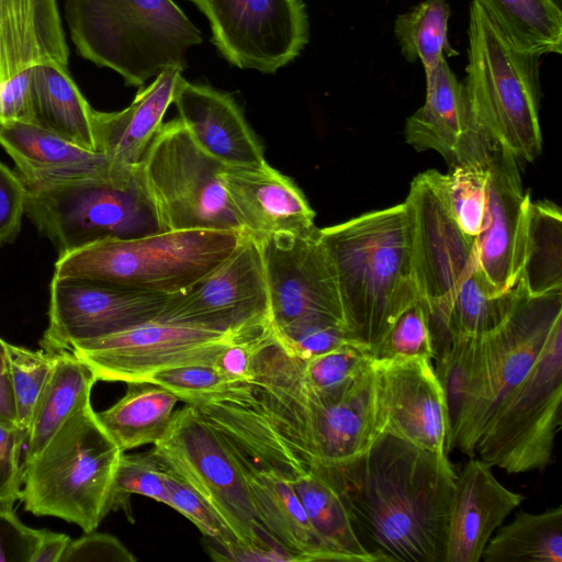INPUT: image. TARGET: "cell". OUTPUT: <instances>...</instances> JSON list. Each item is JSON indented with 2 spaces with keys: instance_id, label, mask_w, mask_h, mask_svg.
Returning a JSON list of instances; mask_svg holds the SVG:
<instances>
[{
  "instance_id": "obj_40",
  "label": "cell",
  "mask_w": 562,
  "mask_h": 562,
  "mask_svg": "<svg viewBox=\"0 0 562 562\" xmlns=\"http://www.w3.org/2000/svg\"><path fill=\"white\" fill-rule=\"evenodd\" d=\"M373 357L359 347H344L327 353L302 358V371L311 391L322 401L339 394L366 368Z\"/></svg>"
},
{
  "instance_id": "obj_39",
  "label": "cell",
  "mask_w": 562,
  "mask_h": 562,
  "mask_svg": "<svg viewBox=\"0 0 562 562\" xmlns=\"http://www.w3.org/2000/svg\"><path fill=\"white\" fill-rule=\"evenodd\" d=\"M18 425L29 431L37 400L55 362L54 352L34 351L7 342Z\"/></svg>"
},
{
  "instance_id": "obj_28",
  "label": "cell",
  "mask_w": 562,
  "mask_h": 562,
  "mask_svg": "<svg viewBox=\"0 0 562 562\" xmlns=\"http://www.w3.org/2000/svg\"><path fill=\"white\" fill-rule=\"evenodd\" d=\"M35 124L67 140L97 151L92 111L69 67L40 64L32 68Z\"/></svg>"
},
{
  "instance_id": "obj_14",
  "label": "cell",
  "mask_w": 562,
  "mask_h": 562,
  "mask_svg": "<svg viewBox=\"0 0 562 562\" xmlns=\"http://www.w3.org/2000/svg\"><path fill=\"white\" fill-rule=\"evenodd\" d=\"M156 318L238 334L270 322V301L259 241L245 233L239 245L190 289L167 296Z\"/></svg>"
},
{
  "instance_id": "obj_48",
  "label": "cell",
  "mask_w": 562,
  "mask_h": 562,
  "mask_svg": "<svg viewBox=\"0 0 562 562\" xmlns=\"http://www.w3.org/2000/svg\"><path fill=\"white\" fill-rule=\"evenodd\" d=\"M26 194L18 173L0 161V245L11 243L19 234Z\"/></svg>"
},
{
  "instance_id": "obj_12",
  "label": "cell",
  "mask_w": 562,
  "mask_h": 562,
  "mask_svg": "<svg viewBox=\"0 0 562 562\" xmlns=\"http://www.w3.org/2000/svg\"><path fill=\"white\" fill-rule=\"evenodd\" d=\"M237 334L154 318L82 341L72 351L98 381L144 382L157 371L187 364H213Z\"/></svg>"
},
{
  "instance_id": "obj_8",
  "label": "cell",
  "mask_w": 562,
  "mask_h": 562,
  "mask_svg": "<svg viewBox=\"0 0 562 562\" xmlns=\"http://www.w3.org/2000/svg\"><path fill=\"white\" fill-rule=\"evenodd\" d=\"M562 317L528 373L501 401L475 445V456L510 474L544 471L562 426Z\"/></svg>"
},
{
  "instance_id": "obj_18",
  "label": "cell",
  "mask_w": 562,
  "mask_h": 562,
  "mask_svg": "<svg viewBox=\"0 0 562 562\" xmlns=\"http://www.w3.org/2000/svg\"><path fill=\"white\" fill-rule=\"evenodd\" d=\"M518 160L492 145L486 202L475 252L486 291L498 296L518 282L525 255L529 192L522 190Z\"/></svg>"
},
{
  "instance_id": "obj_42",
  "label": "cell",
  "mask_w": 562,
  "mask_h": 562,
  "mask_svg": "<svg viewBox=\"0 0 562 562\" xmlns=\"http://www.w3.org/2000/svg\"><path fill=\"white\" fill-rule=\"evenodd\" d=\"M414 356L435 358L428 312L422 301L397 317L373 353L376 360Z\"/></svg>"
},
{
  "instance_id": "obj_50",
  "label": "cell",
  "mask_w": 562,
  "mask_h": 562,
  "mask_svg": "<svg viewBox=\"0 0 562 562\" xmlns=\"http://www.w3.org/2000/svg\"><path fill=\"white\" fill-rule=\"evenodd\" d=\"M35 123L32 68L0 82V126Z\"/></svg>"
},
{
  "instance_id": "obj_51",
  "label": "cell",
  "mask_w": 562,
  "mask_h": 562,
  "mask_svg": "<svg viewBox=\"0 0 562 562\" xmlns=\"http://www.w3.org/2000/svg\"><path fill=\"white\" fill-rule=\"evenodd\" d=\"M205 549L212 559L217 561H295L296 557L288 550L276 544H251L244 546L240 542L233 544L227 549H220L206 541Z\"/></svg>"
},
{
  "instance_id": "obj_3",
  "label": "cell",
  "mask_w": 562,
  "mask_h": 562,
  "mask_svg": "<svg viewBox=\"0 0 562 562\" xmlns=\"http://www.w3.org/2000/svg\"><path fill=\"white\" fill-rule=\"evenodd\" d=\"M76 53L142 87L169 68H187L201 32L172 0H64Z\"/></svg>"
},
{
  "instance_id": "obj_52",
  "label": "cell",
  "mask_w": 562,
  "mask_h": 562,
  "mask_svg": "<svg viewBox=\"0 0 562 562\" xmlns=\"http://www.w3.org/2000/svg\"><path fill=\"white\" fill-rule=\"evenodd\" d=\"M0 423L18 426L15 400L7 352V341L0 337ZM20 428V427H19Z\"/></svg>"
},
{
  "instance_id": "obj_44",
  "label": "cell",
  "mask_w": 562,
  "mask_h": 562,
  "mask_svg": "<svg viewBox=\"0 0 562 562\" xmlns=\"http://www.w3.org/2000/svg\"><path fill=\"white\" fill-rule=\"evenodd\" d=\"M146 382L164 386L186 403L218 393L229 385L226 378L210 364L167 368L154 373Z\"/></svg>"
},
{
  "instance_id": "obj_4",
  "label": "cell",
  "mask_w": 562,
  "mask_h": 562,
  "mask_svg": "<svg viewBox=\"0 0 562 562\" xmlns=\"http://www.w3.org/2000/svg\"><path fill=\"white\" fill-rule=\"evenodd\" d=\"M463 89L475 124L491 145L517 160H535L542 147L539 57L515 46L472 0Z\"/></svg>"
},
{
  "instance_id": "obj_22",
  "label": "cell",
  "mask_w": 562,
  "mask_h": 562,
  "mask_svg": "<svg viewBox=\"0 0 562 562\" xmlns=\"http://www.w3.org/2000/svg\"><path fill=\"white\" fill-rule=\"evenodd\" d=\"M223 180L237 218L256 239L316 227L315 212L302 190L268 162L259 167L226 166Z\"/></svg>"
},
{
  "instance_id": "obj_35",
  "label": "cell",
  "mask_w": 562,
  "mask_h": 562,
  "mask_svg": "<svg viewBox=\"0 0 562 562\" xmlns=\"http://www.w3.org/2000/svg\"><path fill=\"white\" fill-rule=\"evenodd\" d=\"M450 7L448 0H423L409 11L397 15L394 34L403 56L423 64L426 78L440 60L458 53L448 40Z\"/></svg>"
},
{
  "instance_id": "obj_34",
  "label": "cell",
  "mask_w": 562,
  "mask_h": 562,
  "mask_svg": "<svg viewBox=\"0 0 562 562\" xmlns=\"http://www.w3.org/2000/svg\"><path fill=\"white\" fill-rule=\"evenodd\" d=\"M519 49L562 53V12L554 0H474Z\"/></svg>"
},
{
  "instance_id": "obj_13",
  "label": "cell",
  "mask_w": 562,
  "mask_h": 562,
  "mask_svg": "<svg viewBox=\"0 0 562 562\" xmlns=\"http://www.w3.org/2000/svg\"><path fill=\"white\" fill-rule=\"evenodd\" d=\"M207 18L212 41L232 65L274 74L308 42L301 0H188Z\"/></svg>"
},
{
  "instance_id": "obj_7",
  "label": "cell",
  "mask_w": 562,
  "mask_h": 562,
  "mask_svg": "<svg viewBox=\"0 0 562 562\" xmlns=\"http://www.w3.org/2000/svg\"><path fill=\"white\" fill-rule=\"evenodd\" d=\"M138 166L110 178L27 191L25 212L59 254L167 232Z\"/></svg>"
},
{
  "instance_id": "obj_43",
  "label": "cell",
  "mask_w": 562,
  "mask_h": 562,
  "mask_svg": "<svg viewBox=\"0 0 562 562\" xmlns=\"http://www.w3.org/2000/svg\"><path fill=\"white\" fill-rule=\"evenodd\" d=\"M162 469L171 508L188 518L204 538L217 548L227 549L239 542L206 502L183 479L164 465Z\"/></svg>"
},
{
  "instance_id": "obj_21",
  "label": "cell",
  "mask_w": 562,
  "mask_h": 562,
  "mask_svg": "<svg viewBox=\"0 0 562 562\" xmlns=\"http://www.w3.org/2000/svg\"><path fill=\"white\" fill-rule=\"evenodd\" d=\"M524 496L505 487L492 467L471 458L457 474L446 530L443 562H480L491 537Z\"/></svg>"
},
{
  "instance_id": "obj_10",
  "label": "cell",
  "mask_w": 562,
  "mask_h": 562,
  "mask_svg": "<svg viewBox=\"0 0 562 562\" xmlns=\"http://www.w3.org/2000/svg\"><path fill=\"white\" fill-rule=\"evenodd\" d=\"M559 317L562 291L533 296L521 285L507 317L477 337L473 376L453 449L475 457L484 426L504 396L533 366Z\"/></svg>"
},
{
  "instance_id": "obj_45",
  "label": "cell",
  "mask_w": 562,
  "mask_h": 562,
  "mask_svg": "<svg viewBox=\"0 0 562 562\" xmlns=\"http://www.w3.org/2000/svg\"><path fill=\"white\" fill-rule=\"evenodd\" d=\"M27 432L0 423V508L13 509L21 499Z\"/></svg>"
},
{
  "instance_id": "obj_30",
  "label": "cell",
  "mask_w": 562,
  "mask_h": 562,
  "mask_svg": "<svg viewBox=\"0 0 562 562\" xmlns=\"http://www.w3.org/2000/svg\"><path fill=\"white\" fill-rule=\"evenodd\" d=\"M178 401L172 392L158 384L128 382L122 398L95 413L106 435L125 452L155 445L166 434Z\"/></svg>"
},
{
  "instance_id": "obj_31",
  "label": "cell",
  "mask_w": 562,
  "mask_h": 562,
  "mask_svg": "<svg viewBox=\"0 0 562 562\" xmlns=\"http://www.w3.org/2000/svg\"><path fill=\"white\" fill-rule=\"evenodd\" d=\"M97 378L72 351L56 352L49 376L35 405L24 460L36 456L67 418L90 401Z\"/></svg>"
},
{
  "instance_id": "obj_17",
  "label": "cell",
  "mask_w": 562,
  "mask_h": 562,
  "mask_svg": "<svg viewBox=\"0 0 562 562\" xmlns=\"http://www.w3.org/2000/svg\"><path fill=\"white\" fill-rule=\"evenodd\" d=\"M167 295L81 279L53 277L48 325L41 349L71 350L79 342L103 337L156 318Z\"/></svg>"
},
{
  "instance_id": "obj_1",
  "label": "cell",
  "mask_w": 562,
  "mask_h": 562,
  "mask_svg": "<svg viewBox=\"0 0 562 562\" xmlns=\"http://www.w3.org/2000/svg\"><path fill=\"white\" fill-rule=\"evenodd\" d=\"M328 469L374 562H443L457 479L447 453L382 431L363 453Z\"/></svg>"
},
{
  "instance_id": "obj_11",
  "label": "cell",
  "mask_w": 562,
  "mask_h": 562,
  "mask_svg": "<svg viewBox=\"0 0 562 562\" xmlns=\"http://www.w3.org/2000/svg\"><path fill=\"white\" fill-rule=\"evenodd\" d=\"M151 450L206 502L241 544L278 546L257 518L235 450L192 405L173 413L166 434Z\"/></svg>"
},
{
  "instance_id": "obj_16",
  "label": "cell",
  "mask_w": 562,
  "mask_h": 562,
  "mask_svg": "<svg viewBox=\"0 0 562 562\" xmlns=\"http://www.w3.org/2000/svg\"><path fill=\"white\" fill-rule=\"evenodd\" d=\"M257 240L274 329L312 316L330 317L345 324L334 266L319 228L281 232Z\"/></svg>"
},
{
  "instance_id": "obj_41",
  "label": "cell",
  "mask_w": 562,
  "mask_h": 562,
  "mask_svg": "<svg viewBox=\"0 0 562 562\" xmlns=\"http://www.w3.org/2000/svg\"><path fill=\"white\" fill-rule=\"evenodd\" d=\"M274 330L289 349L303 359L344 347L362 348L350 337L344 323L330 317H305Z\"/></svg>"
},
{
  "instance_id": "obj_32",
  "label": "cell",
  "mask_w": 562,
  "mask_h": 562,
  "mask_svg": "<svg viewBox=\"0 0 562 562\" xmlns=\"http://www.w3.org/2000/svg\"><path fill=\"white\" fill-rule=\"evenodd\" d=\"M483 562H562V506L519 510L487 542Z\"/></svg>"
},
{
  "instance_id": "obj_49",
  "label": "cell",
  "mask_w": 562,
  "mask_h": 562,
  "mask_svg": "<svg viewBox=\"0 0 562 562\" xmlns=\"http://www.w3.org/2000/svg\"><path fill=\"white\" fill-rule=\"evenodd\" d=\"M42 529L26 526L13 509L0 508V562H31Z\"/></svg>"
},
{
  "instance_id": "obj_23",
  "label": "cell",
  "mask_w": 562,
  "mask_h": 562,
  "mask_svg": "<svg viewBox=\"0 0 562 562\" xmlns=\"http://www.w3.org/2000/svg\"><path fill=\"white\" fill-rule=\"evenodd\" d=\"M0 146L13 160L27 191L110 178L130 169L113 168L101 153L80 147L35 123L1 125Z\"/></svg>"
},
{
  "instance_id": "obj_2",
  "label": "cell",
  "mask_w": 562,
  "mask_h": 562,
  "mask_svg": "<svg viewBox=\"0 0 562 562\" xmlns=\"http://www.w3.org/2000/svg\"><path fill=\"white\" fill-rule=\"evenodd\" d=\"M350 337L371 353L397 317L422 301L406 203L319 228Z\"/></svg>"
},
{
  "instance_id": "obj_47",
  "label": "cell",
  "mask_w": 562,
  "mask_h": 562,
  "mask_svg": "<svg viewBox=\"0 0 562 562\" xmlns=\"http://www.w3.org/2000/svg\"><path fill=\"white\" fill-rule=\"evenodd\" d=\"M95 561L135 562L136 558L117 538L93 530L71 540L60 559V562Z\"/></svg>"
},
{
  "instance_id": "obj_6",
  "label": "cell",
  "mask_w": 562,
  "mask_h": 562,
  "mask_svg": "<svg viewBox=\"0 0 562 562\" xmlns=\"http://www.w3.org/2000/svg\"><path fill=\"white\" fill-rule=\"evenodd\" d=\"M244 234L192 229L103 239L60 252L53 277L111 283L168 296L190 289L220 266Z\"/></svg>"
},
{
  "instance_id": "obj_26",
  "label": "cell",
  "mask_w": 562,
  "mask_h": 562,
  "mask_svg": "<svg viewBox=\"0 0 562 562\" xmlns=\"http://www.w3.org/2000/svg\"><path fill=\"white\" fill-rule=\"evenodd\" d=\"M68 61L57 0H0V82L40 64Z\"/></svg>"
},
{
  "instance_id": "obj_38",
  "label": "cell",
  "mask_w": 562,
  "mask_h": 562,
  "mask_svg": "<svg viewBox=\"0 0 562 562\" xmlns=\"http://www.w3.org/2000/svg\"><path fill=\"white\" fill-rule=\"evenodd\" d=\"M164 469L153 450L122 452L115 470L111 510L123 509L131 517V495L138 494L169 506V494L162 477Z\"/></svg>"
},
{
  "instance_id": "obj_19",
  "label": "cell",
  "mask_w": 562,
  "mask_h": 562,
  "mask_svg": "<svg viewBox=\"0 0 562 562\" xmlns=\"http://www.w3.org/2000/svg\"><path fill=\"white\" fill-rule=\"evenodd\" d=\"M383 431L422 449L447 453L448 415L431 359H374Z\"/></svg>"
},
{
  "instance_id": "obj_36",
  "label": "cell",
  "mask_w": 562,
  "mask_h": 562,
  "mask_svg": "<svg viewBox=\"0 0 562 562\" xmlns=\"http://www.w3.org/2000/svg\"><path fill=\"white\" fill-rule=\"evenodd\" d=\"M476 346L477 337H453L436 349L434 368L443 391L448 415L447 452L453 449L454 437L469 396Z\"/></svg>"
},
{
  "instance_id": "obj_24",
  "label": "cell",
  "mask_w": 562,
  "mask_h": 562,
  "mask_svg": "<svg viewBox=\"0 0 562 562\" xmlns=\"http://www.w3.org/2000/svg\"><path fill=\"white\" fill-rule=\"evenodd\" d=\"M173 103L196 144L228 167H259L263 148L240 106L226 92L183 79Z\"/></svg>"
},
{
  "instance_id": "obj_25",
  "label": "cell",
  "mask_w": 562,
  "mask_h": 562,
  "mask_svg": "<svg viewBox=\"0 0 562 562\" xmlns=\"http://www.w3.org/2000/svg\"><path fill=\"white\" fill-rule=\"evenodd\" d=\"M183 79L180 69L169 68L157 75L149 86L139 87L127 108L115 112L93 109L95 148L113 168H134L140 164Z\"/></svg>"
},
{
  "instance_id": "obj_37",
  "label": "cell",
  "mask_w": 562,
  "mask_h": 562,
  "mask_svg": "<svg viewBox=\"0 0 562 562\" xmlns=\"http://www.w3.org/2000/svg\"><path fill=\"white\" fill-rule=\"evenodd\" d=\"M487 167L488 162L457 165L449 173L430 170L452 217L461 231L474 240L485 211Z\"/></svg>"
},
{
  "instance_id": "obj_33",
  "label": "cell",
  "mask_w": 562,
  "mask_h": 562,
  "mask_svg": "<svg viewBox=\"0 0 562 562\" xmlns=\"http://www.w3.org/2000/svg\"><path fill=\"white\" fill-rule=\"evenodd\" d=\"M519 282L529 295L562 291V214L551 201H530Z\"/></svg>"
},
{
  "instance_id": "obj_15",
  "label": "cell",
  "mask_w": 562,
  "mask_h": 562,
  "mask_svg": "<svg viewBox=\"0 0 562 562\" xmlns=\"http://www.w3.org/2000/svg\"><path fill=\"white\" fill-rule=\"evenodd\" d=\"M413 223L416 278L429 319L440 317L477 273L474 239L448 210L431 171L418 173L405 200Z\"/></svg>"
},
{
  "instance_id": "obj_46",
  "label": "cell",
  "mask_w": 562,
  "mask_h": 562,
  "mask_svg": "<svg viewBox=\"0 0 562 562\" xmlns=\"http://www.w3.org/2000/svg\"><path fill=\"white\" fill-rule=\"evenodd\" d=\"M270 323L238 333L215 357L212 366L229 384L249 379L255 348L261 333Z\"/></svg>"
},
{
  "instance_id": "obj_53",
  "label": "cell",
  "mask_w": 562,
  "mask_h": 562,
  "mask_svg": "<svg viewBox=\"0 0 562 562\" xmlns=\"http://www.w3.org/2000/svg\"><path fill=\"white\" fill-rule=\"evenodd\" d=\"M70 541L71 539L65 533L42 529L31 562H60Z\"/></svg>"
},
{
  "instance_id": "obj_9",
  "label": "cell",
  "mask_w": 562,
  "mask_h": 562,
  "mask_svg": "<svg viewBox=\"0 0 562 562\" xmlns=\"http://www.w3.org/2000/svg\"><path fill=\"white\" fill-rule=\"evenodd\" d=\"M138 167L166 231L246 233L226 193V166L196 144L179 117L162 124Z\"/></svg>"
},
{
  "instance_id": "obj_29",
  "label": "cell",
  "mask_w": 562,
  "mask_h": 562,
  "mask_svg": "<svg viewBox=\"0 0 562 562\" xmlns=\"http://www.w3.org/2000/svg\"><path fill=\"white\" fill-rule=\"evenodd\" d=\"M290 482L315 531L341 562H374L327 467H313Z\"/></svg>"
},
{
  "instance_id": "obj_20",
  "label": "cell",
  "mask_w": 562,
  "mask_h": 562,
  "mask_svg": "<svg viewBox=\"0 0 562 562\" xmlns=\"http://www.w3.org/2000/svg\"><path fill=\"white\" fill-rule=\"evenodd\" d=\"M404 136L416 150H435L451 167L488 162L492 145L475 124L463 85L446 57L426 78L425 103L407 117Z\"/></svg>"
},
{
  "instance_id": "obj_5",
  "label": "cell",
  "mask_w": 562,
  "mask_h": 562,
  "mask_svg": "<svg viewBox=\"0 0 562 562\" xmlns=\"http://www.w3.org/2000/svg\"><path fill=\"white\" fill-rule=\"evenodd\" d=\"M122 451L100 425L91 402L75 411L33 458L23 461L21 502L36 516L93 531L111 510Z\"/></svg>"
},
{
  "instance_id": "obj_27",
  "label": "cell",
  "mask_w": 562,
  "mask_h": 562,
  "mask_svg": "<svg viewBox=\"0 0 562 562\" xmlns=\"http://www.w3.org/2000/svg\"><path fill=\"white\" fill-rule=\"evenodd\" d=\"M240 462L257 518L278 546L295 555L299 562L340 561L315 531L289 480Z\"/></svg>"
}]
</instances>
